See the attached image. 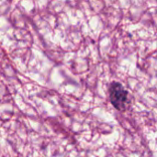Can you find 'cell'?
<instances>
[{
  "label": "cell",
  "mask_w": 157,
  "mask_h": 157,
  "mask_svg": "<svg viewBox=\"0 0 157 157\" xmlns=\"http://www.w3.org/2000/svg\"><path fill=\"white\" fill-rule=\"evenodd\" d=\"M109 98L111 104L116 109L124 111L128 108V91L121 84L114 82L110 85Z\"/></svg>",
  "instance_id": "cell-1"
}]
</instances>
